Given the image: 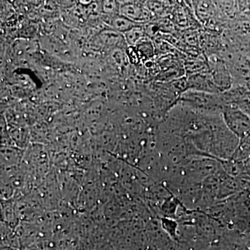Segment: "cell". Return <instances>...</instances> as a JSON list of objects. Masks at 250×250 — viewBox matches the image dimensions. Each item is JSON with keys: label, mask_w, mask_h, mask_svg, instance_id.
<instances>
[{"label": "cell", "mask_w": 250, "mask_h": 250, "mask_svg": "<svg viewBox=\"0 0 250 250\" xmlns=\"http://www.w3.org/2000/svg\"><path fill=\"white\" fill-rule=\"evenodd\" d=\"M222 117L227 127L239 140L250 134V116L236 105H224Z\"/></svg>", "instance_id": "obj_1"}, {"label": "cell", "mask_w": 250, "mask_h": 250, "mask_svg": "<svg viewBox=\"0 0 250 250\" xmlns=\"http://www.w3.org/2000/svg\"><path fill=\"white\" fill-rule=\"evenodd\" d=\"M207 64L210 77L220 92L223 93L231 89L233 86L232 77L225 59L216 55L210 56Z\"/></svg>", "instance_id": "obj_2"}, {"label": "cell", "mask_w": 250, "mask_h": 250, "mask_svg": "<svg viewBox=\"0 0 250 250\" xmlns=\"http://www.w3.org/2000/svg\"><path fill=\"white\" fill-rule=\"evenodd\" d=\"M187 86L189 90L204 93H222L215 85L210 74L197 73L190 75L187 81Z\"/></svg>", "instance_id": "obj_3"}, {"label": "cell", "mask_w": 250, "mask_h": 250, "mask_svg": "<svg viewBox=\"0 0 250 250\" xmlns=\"http://www.w3.org/2000/svg\"><path fill=\"white\" fill-rule=\"evenodd\" d=\"M122 16L131 20V21L142 24L143 21H148L150 13L143 9L136 3H127L121 6Z\"/></svg>", "instance_id": "obj_4"}, {"label": "cell", "mask_w": 250, "mask_h": 250, "mask_svg": "<svg viewBox=\"0 0 250 250\" xmlns=\"http://www.w3.org/2000/svg\"><path fill=\"white\" fill-rule=\"evenodd\" d=\"M125 39L130 45H137L145 37V31L142 25L136 26L125 33Z\"/></svg>", "instance_id": "obj_5"}, {"label": "cell", "mask_w": 250, "mask_h": 250, "mask_svg": "<svg viewBox=\"0 0 250 250\" xmlns=\"http://www.w3.org/2000/svg\"><path fill=\"white\" fill-rule=\"evenodd\" d=\"M113 24V27L118 29V31H124L125 33L132 29V28L136 27V26L142 25V24L131 21V20L128 19V18L123 16L121 17L115 18Z\"/></svg>", "instance_id": "obj_6"}, {"label": "cell", "mask_w": 250, "mask_h": 250, "mask_svg": "<svg viewBox=\"0 0 250 250\" xmlns=\"http://www.w3.org/2000/svg\"><path fill=\"white\" fill-rule=\"evenodd\" d=\"M136 46L138 47V48L136 47V49L139 51V54L142 53L143 55L149 57L154 54V45H153L152 41L145 39V37L138 42Z\"/></svg>", "instance_id": "obj_7"}, {"label": "cell", "mask_w": 250, "mask_h": 250, "mask_svg": "<svg viewBox=\"0 0 250 250\" xmlns=\"http://www.w3.org/2000/svg\"><path fill=\"white\" fill-rule=\"evenodd\" d=\"M247 162L250 163V156L249 159H248V161H247Z\"/></svg>", "instance_id": "obj_8"}]
</instances>
